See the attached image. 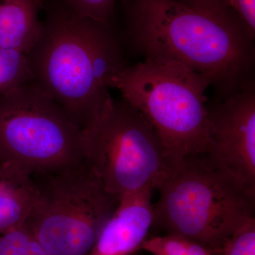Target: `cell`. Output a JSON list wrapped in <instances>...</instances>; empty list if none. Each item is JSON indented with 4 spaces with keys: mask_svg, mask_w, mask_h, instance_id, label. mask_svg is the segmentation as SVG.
Masks as SVG:
<instances>
[{
    "mask_svg": "<svg viewBox=\"0 0 255 255\" xmlns=\"http://www.w3.org/2000/svg\"><path fill=\"white\" fill-rule=\"evenodd\" d=\"M124 36L143 61L179 64L222 96L254 81L255 38L236 13L213 14L176 0H119Z\"/></svg>",
    "mask_w": 255,
    "mask_h": 255,
    "instance_id": "cell-1",
    "label": "cell"
},
{
    "mask_svg": "<svg viewBox=\"0 0 255 255\" xmlns=\"http://www.w3.org/2000/svg\"><path fill=\"white\" fill-rule=\"evenodd\" d=\"M41 36L27 54L32 83L82 132L112 100L111 79L127 66L112 23L85 17L61 0H43Z\"/></svg>",
    "mask_w": 255,
    "mask_h": 255,
    "instance_id": "cell-2",
    "label": "cell"
},
{
    "mask_svg": "<svg viewBox=\"0 0 255 255\" xmlns=\"http://www.w3.org/2000/svg\"><path fill=\"white\" fill-rule=\"evenodd\" d=\"M209 80L174 63L143 61L111 79L110 88L137 109L179 163L211 152L206 90Z\"/></svg>",
    "mask_w": 255,
    "mask_h": 255,
    "instance_id": "cell-3",
    "label": "cell"
},
{
    "mask_svg": "<svg viewBox=\"0 0 255 255\" xmlns=\"http://www.w3.org/2000/svg\"><path fill=\"white\" fill-rule=\"evenodd\" d=\"M152 227L197 242L214 255L255 217V195L206 157L186 159L157 189Z\"/></svg>",
    "mask_w": 255,
    "mask_h": 255,
    "instance_id": "cell-4",
    "label": "cell"
},
{
    "mask_svg": "<svg viewBox=\"0 0 255 255\" xmlns=\"http://www.w3.org/2000/svg\"><path fill=\"white\" fill-rule=\"evenodd\" d=\"M38 200L25 223L47 255H87L118 207L86 158L32 174Z\"/></svg>",
    "mask_w": 255,
    "mask_h": 255,
    "instance_id": "cell-5",
    "label": "cell"
},
{
    "mask_svg": "<svg viewBox=\"0 0 255 255\" xmlns=\"http://www.w3.org/2000/svg\"><path fill=\"white\" fill-rule=\"evenodd\" d=\"M85 158L105 189L122 196L157 189L181 168L141 112L123 98L109 102L83 131Z\"/></svg>",
    "mask_w": 255,
    "mask_h": 255,
    "instance_id": "cell-6",
    "label": "cell"
},
{
    "mask_svg": "<svg viewBox=\"0 0 255 255\" xmlns=\"http://www.w3.org/2000/svg\"><path fill=\"white\" fill-rule=\"evenodd\" d=\"M85 158L83 132L39 87L30 82L0 97V164L33 174Z\"/></svg>",
    "mask_w": 255,
    "mask_h": 255,
    "instance_id": "cell-7",
    "label": "cell"
},
{
    "mask_svg": "<svg viewBox=\"0 0 255 255\" xmlns=\"http://www.w3.org/2000/svg\"><path fill=\"white\" fill-rule=\"evenodd\" d=\"M207 107L211 141L208 158L255 195L254 81Z\"/></svg>",
    "mask_w": 255,
    "mask_h": 255,
    "instance_id": "cell-8",
    "label": "cell"
},
{
    "mask_svg": "<svg viewBox=\"0 0 255 255\" xmlns=\"http://www.w3.org/2000/svg\"><path fill=\"white\" fill-rule=\"evenodd\" d=\"M152 191L144 189L121 196L87 255H132L141 250L152 226Z\"/></svg>",
    "mask_w": 255,
    "mask_h": 255,
    "instance_id": "cell-9",
    "label": "cell"
},
{
    "mask_svg": "<svg viewBox=\"0 0 255 255\" xmlns=\"http://www.w3.org/2000/svg\"><path fill=\"white\" fill-rule=\"evenodd\" d=\"M37 200L31 174L16 164H0V236L24 226Z\"/></svg>",
    "mask_w": 255,
    "mask_h": 255,
    "instance_id": "cell-10",
    "label": "cell"
},
{
    "mask_svg": "<svg viewBox=\"0 0 255 255\" xmlns=\"http://www.w3.org/2000/svg\"><path fill=\"white\" fill-rule=\"evenodd\" d=\"M43 0H0V48L27 55L41 36Z\"/></svg>",
    "mask_w": 255,
    "mask_h": 255,
    "instance_id": "cell-11",
    "label": "cell"
},
{
    "mask_svg": "<svg viewBox=\"0 0 255 255\" xmlns=\"http://www.w3.org/2000/svg\"><path fill=\"white\" fill-rule=\"evenodd\" d=\"M31 80L27 55L0 48V97Z\"/></svg>",
    "mask_w": 255,
    "mask_h": 255,
    "instance_id": "cell-12",
    "label": "cell"
},
{
    "mask_svg": "<svg viewBox=\"0 0 255 255\" xmlns=\"http://www.w3.org/2000/svg\"><path fill=\"white\" fill-rule=\"evenodd\" d=\"M141 250L152 255H214L210 248L197 242L171 234L147 238Z\"/></svg>",
    "mask_w": 255,
    "mask_h": 255,
    "instance_id": "cell-13",
    "label": "cell"
},
{
    "mask_svg": "<svg viewBox=\"0 0 255 255\" xmlns=\"http://www.w3.org/2000/svg\"><path fill=\"white\" fill-rule=\"evenodd\" d=\"M0 255H47L26 225L0 236Z\"/></svg>",
    "mask_w": 255,
    "mask_h": 255,
    "instance_id": "cell-14",
    "label": "cell"
},
{
    "mask_svg": "<svg viewBox=\"0 0 255 255\" xmlns=\"http://www.w3.org/2000/svg\"><path fill=\"white\" fill-rule=\"evenodd\" d=\"M215 255H255V217L236 229Z\"/></svg>",
    "mask_w": 255,
    "mask_h": 255,
    "instance_id": "cell-15",
    "label": "cell"
},
{
    "mask_svg": "<svg viewBox=\"0 0 255 255\" xmlns=\"http://www.w3.org/2000/svg\"><path fill=\"white\" fill-rule=\"evenodd\" d=\"M77 14L105 23H112L119 0H61Z\"/></svg>",
    "mask_w": 255,
    "mask_h": 255,
    "instance_id": "cell-16",
    "label": "cell"
},
{
    "mask_svg": "<svg viewBox=\"0 0 255 255\" xmlns=\"http://www.w3.org/2000/svg\"><path fill=\"white\" fill-rule=\"evenodd\" d=\"M228 7L238 15L255 37V0H226Z\"/></svg>",
    "mask_w": 255,
    "mask_h": 255,
    "instance_id": "cell-17",
    "label": "cell"
},
{
    "mask_svg": "<svg viewBox=\"0 0 255 255\" xmlns=\"http://www.w3.org/2000/svg\"><path fill=\"white\" fill-rule=\"evenodd\" d=\"M195 9L213 14L227 15L236 13L228 7L226 0H176Z\"/></svg>",
    "mask_w": 255,
    "mask_h": 255,
    "instance_id": "cell-18",
    "label": "cell"
}]
</instances>
